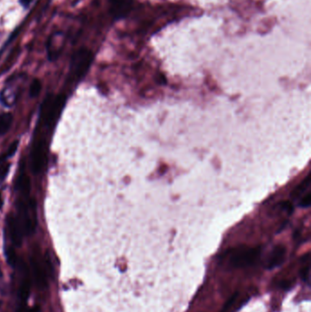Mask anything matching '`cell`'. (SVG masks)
I'll return each instance as SVG.
<instances>
[{
	"label": "cell",
	"mask_w": 311,
	"mask_h": 312,
	"mask_svg": "<svg viewBox=\"0 0 311 312\" xmlns=\"http://www.w3.org/2000/svg\"><path fill=\"white\" fill-rule=\"evenodd\" d=\"M17 213L14 214L24 238L34 233L37 228V205L30 196H19L17 202Z\"/></svg>",
	"instance_id": "1"
},
{
	"label": "cell",
	"mask_w": 311,
	"mask_h": 312,
	"mask_svg": "<svg viewBox=\"0 0 311 312\" xmlns=\"http://www.w3.org/2000/svg\"><path fill=\"white\" fill-rule=\"evenodd\" d=\"M93 61V53L87 48H80L73 53L70 63L68 82L77 83L88 73Z\"/></svg>",
	"instance_id": "2"
},
{
	"label": "cell",
	"mask_w": 311,
	"mask_h": 312,
	"mask_svg": "<svg viewBox=\"0 0 311 312\" xmlns=\"http://www.w3.org/2000/svg\"><path fill=\"white\" fill-rule=\"evenodd\" d=\"M66 96L64 94L47 96L40 108L39 120L46 127L53 125L61 115L63 108L65 106Z\"/></svg>",
	"instance_id": "3"
},
{
	"label": "cell",
	"mask_w": 311,
	"mask_h": 312,
	"mask_svg": "<svg viewBox=\"0 0 311 312\" xmlns=\"http://www.w3.org/2000/svg\"><path fill=\"white\" fill-rule=\"evenodd\" d=\"M30 266L36 284L40 289H45L48 286V280L51 273L50 260L46 256L42 257L39 254H34L30 258Z\"/></svg>",
	"instance_id": "4"
},
{
	"label": "cell",
	"mask_w": 311,
	"mask_h": 312,
	"mask_svg": "<svg viewBox=\"0 0 311 312\" xmlns=\"http://www.w3.org/2000/svg\"><path fill=\"white\" fill-rule=\"evenodd\" d=\"M259 255V247H238L231 251L229 261L234 268H245L254 264Z\"/></svg>",
	"instance_id": "5"
},
{
	"label": "cell",
	"mask_w": 311,
	"mask_h": 312,
	"mask_svg": "<svg viewBox=\"0 0 311 312\" xmlns=\"http://www.w3.org/2000/svg\"><path fill=\"white\" fill-rule=\"evenodd\" d=\"M48 161V147L46 141L37 139L30 152V167L34 173H39L46 166Z\"/></svg>",
	"instance_id": "6"
},
{
	"label": "cell",
	"mask_w": 311,
	"mask_h": 312,
	"mask_svg": "<svg viewBox=\"0 0 311 312\" xmlns=\"http://www.w3.org/2000/svg\"><path fill=\"white\" fill-rule=\"evenodd\" d=\"M7 227H8L9 237H10L11 242L13 243L16 247H19L23 241L24 237L19 229V226L16 222L14 214H10L8 216Z\"/></svg>",
	"instance_id": "7"
},
{
	"label": "cell",
	"mask_w": 311,
	"mask_h": 312,
	"mask_svg": "<svg viewBox=\"0 0 311 312\" xmlns=\"http://www.w3.org/2000/svg\"><path fill=\"white\" fill-rule=\"evenodd\" d=\"M285 256H286V247L281 246V245L277 246L270 253V257L266 261L265 268L268 270H272L275 268H278L283 263Z\"/></svg>",
	"instance_id": "8"
},
{
	"label": "cell",
	"mask_w": 311,
	"mask_h": 312,
	"mask_svg": "<svg viewBox=\"0 0 311 312\" xmlns=\"http://www.w3.org/2000/svg\"><path fill=\"white\" fill-rule=\"evenodd\" d=\"M30 190H31L30 179L23 170L20 172L16 182V191L19 196H30Z\"/></svg>",
	"instance_id": "9"
},
{
	"label": "cell",
	"mask_w": 311,
	"mask_h": 312,
	"mask_svg": "<svg viewBox=\"0 0 311 312\" xmlns=\"http://www.w3.org/2000/svg\"><path fill=\"white\" fill-rule=\"evenodd\" d=\"M311 178L310 174H308L307 176L302 181L297 187L296 189L293 191L292 197L297 199L298 197H301L306 194V191L308 190V188L310 187Z\"/></svg>",
	"instance_id": "10"
},
{
	"label": "cell",
	"mask_w": 311,
	"mask_h": 312,
	"mask_svg": "<svg viewBox=\"0 0 311 312\" xmlns=\"http://www.w3.org/2000/svg\"><path fill=\"white\" fill-rule=\"evenodd\" d=\"M13 121V116L10 112L0 114V136H4L10 130Z\"/></svg>",
	"instance_id": "11"
},
{
	"label": "cell",
	"mask_w": 311,
	"mask_h": 312,
	"mask_svg": "<svg viewBox=\"0 0 311 312\" xmlns=\"http://www.w3.org/2000/svg\"><path fill=\"white\" fill-rule=\"evenodd\" d=\"M10 163L8 162V158L3 154L0 156V184L5 180L6 177L10 172Z\"/></svg>",
	"instance_id": "12"
},
{
	"label": "cell",
	"mask_w": 311,
	"mask_h": 312,
	"mask_svg": "<svg viewBox=\"0 0 311 312\" xmlns=\"http://www.w3.org/2000/svg\"><path fill=\"white\" fill-rule=\"evenodd\" d=\"M41 91V82L39 79H35L32 81V83L30 85L29 88V95L31 98H35L38 96V94H40Z\"/></svg>",
	"instance_id": "13"
},
{
	"label": "cell",
	"mask_w": 311,
	"mask_h": 312,
	"mask_svg": "<svg viewBox=\"0 0 311 312\" xmlns=\"http://www.w3.org/2000/svg\"><path fill=\"white\" fill-rule=\"evenodd\" d=\"M310 266H309V263L306 264V266H304L303 269H301L300 271V277H301V280L304 282L308 283L309 282V272H310Z\"/></svg>",
	"instance_id": "14"
},
{
	"label": "cell",
	"mask_w": 311,
	"mask_h": 312,
	"mask_svg": "<svg viewBox=\"0 0 311 312\" xmlns=\"http://www.w3.org/2000/svg\"><path fill=\"white\" fill-rule=\"evenodd\" d=\"M311 204V194L310 192H306L304 196L302 197L301 201L299 203V205L301 207H308Z\"/></svg>",
	"instance_id": "15"
},
{
	"label": "cell",
	"mask_w": 311,
	"mask_h": 312,
	"mask_svg": "<svg viewBox=\"0 0 311 312\" xmlns=\"http://www.w3.org/2000/svg\"><path fill=\"white\" fill-rule=\"evenodd\" d=\"M18 146H19V142H18V141H15L14 143H13L12 145H10V148L8 150V152L4 154L6 157H7V158L11 157V156H12V155H13V154L17 152Z\"/></svg>",
	"instance_id": "16"
},
{
	"label": "cell",
	"mask_w": 311,
	"mask_h": 312,
	"mask_svg": "<svg viewBox=\"0 0 311 312\" xmlns=\"http://www.w3.org/2000/svg\"><path fill=\"white\" fill-rule=\"evenodd\" d=\"M33 0H19V4L25 9H28V6L32 3Z\"/></svg>",
	"instance_id": "17"
},
{
	"label": "cell",
	"mask_w": 311,
	"mask_h": 312,
	"mask_svg": "<svg viewBox=\"0 0 311 312\" xmlns=\"http://www.w3.org/2000/svg\"><path fill=\"white\" fill-rule=\"evenodd\" d=\"M3 204H4V201H3V197H2V195L0 194V209L2 208V206H3Z\"/></svg>",
	"instance_id": "18"
}]
</instances>
